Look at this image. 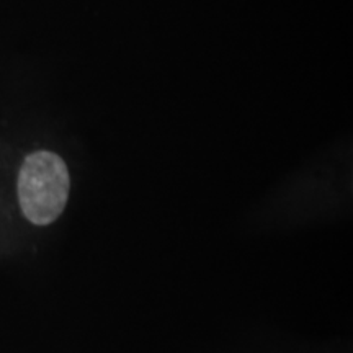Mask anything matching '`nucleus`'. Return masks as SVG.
<instances>
[{
    "label": "nucleus",
    "instance_id": "1",
    "mask_svg": "<svg viewBox=\"0 0 353 353\" xmlns=\"http://www.w3.org/2000/svg\"><path fill=\"white\" fill-rule=\"evenodd\" d=\"M69 190L68 165L57 154L38 151L25 159L19 175V201L30 223H54L68 205Z\"/></svg>",
    "mask_w": 353,
    "mask_h": 353
}]
</instances>
